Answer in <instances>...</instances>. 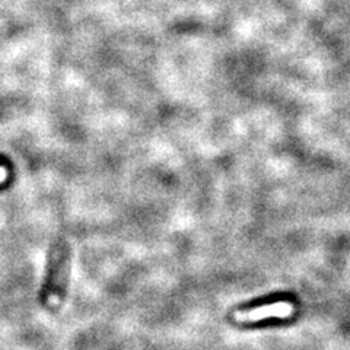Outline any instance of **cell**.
I'll use <instances>...</instances> for the list:
<instances>
[{
	"instance_id": "1",
	"label": "cell",
	"mask_w": 350,
	"mask_h": 350,
	"mask_svg": "<svg viewBox=\"0 0 350 350\" xmlns=\"http://www.w3.org/2000/svg\"><path fill=\"white\" fill-rule=\"evenodd\" d=\"M293 312V306L286 301H276L271 305L261 306V308H251L241 310L235 314L238 321H260L265 319H273V317H289Z\"/></svg>"
}]
</instances>
